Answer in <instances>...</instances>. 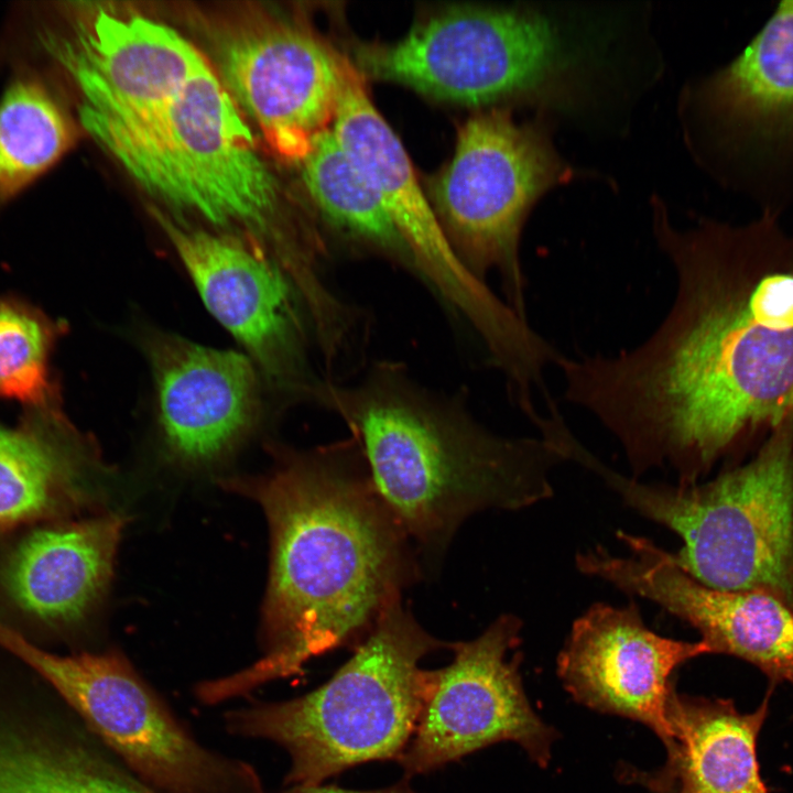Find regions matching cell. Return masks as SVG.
Here are the masks:
<instances>
[{"label": "cell", "instance_id": "obj_23", "mask_svg": "<svg viewBox=\"0 0 793 793\" xmlns=\"http://www.w3.org/2000/svg\"><path fill=\"white\" fill-rule=\"evenodd\" d=\"M67 449L24 432L0 446V528L50 511L61 492L74 490L80 466Z\"/></svg>", "mask_w": 793, "mask_h": 793}, {"label": "cell", "instance_id": "obj_14", "mask_svg": "<svg viewBox=\"0 0 793 793\" xmlns=\"http://www.w3.org/2000/svg\"><path fill=\"white\" fill-rule=\"evenodd\" d=\"M345 56L304 24L264 18L219 37L216 73L268 144L300 162L334 121Z\"/></svg>", "mask_w": 793, "mask_h": 793}, {"label": "cell", "instance_id": "obj_20", "mask_svg": "<svg viewBox=\"0 0 793 793\" xmlns=\"http://www.w3.org/2000/svg\"><path fill=\"white\" fill-rule=\"evenodd\" d=\"M767 699L752 713L731 700L681 696L670 704L675 746L645 784L659 793H768L757 760Z\"/></svg>", "mask_w": 793, "mask_h": 793}, {"label": "cell", "instance_id": "obj_4", "mask_svg": "<svg viewBox=\"0 0 793 793\" xmlns=\"http://www.w3.org/2000/svg\"><path fill=\"white\" fill-rule=\"evenodd\" d=\"M85 130L148 193L215 227L238 226L292 278L315 264L318 246L280 219L278 181L241 111L206 61L162 109L132 120L84 108Z\"/></svg>", "mask_w": 793, "mask_h": 793}, {"label": "cell", "instance_id": "obj_15", "mask_svg": "<svg viewBox=\"0 0 793 793\" xmlns=\"http://www.w3.org/2000/svg\"><path fill=\"white\" fill-rule=\"evenodd\" d=\"M617 535L629 555L593 548L580 560L583 574L660 605L694 627L710 653L746 660L775 682L793 680L792 608L764 593L710 588L649 539Z\"/></svg>", "mask_w": 793, "mask_h": 793}, {"label": "cell", "instance_id": "obj_13", "mask_svg": "<svg viewBox=\"0 0 793 793\" xmlns=\"http://www.w3.org/2000/svg\"><path fill=\"white\" fill-rule=\"evenodd\" d=\"M521 628L518 617L503 615L477 638L450 643L452 662L428 670L420 717L398 760L406 779L501 741H513L536 763L547 764L553 730L526 698L519 656H508L520 643Z\"/></svg>", "mask_w": 793, "mask_h": 793}, {"label": "cell", "instance_id": "obj_8", "mask_svg": "<svg viewBox=\"0 0 793 793\" xmlns=\"http://www.w3.org/2000/svg\"><path fill=\"white\" fill-rule=\"evenodd\" d=\"M572 176L544 119L519 123L509 108L493 107L478 110L459 127L450 160L426 185L459 260L486 283L496 272L506 303L524 319L523 225L536 200Z\"/></svg>", "mask_w": 793, "mask_h": 793}, {"label": "cell", "instance_id": "obj_2", "mask_svg": "<svg viewBox=\"0 0 793 793\" xmlns=\"http://www.w3.org/2000/svg\"><path fill=\"white\" fill-rule=\"evenodd\" d=\"M270 449L269 474L231 482L261 504L270 526L264 652L247 669L202 682L206 704L298 674L312 659L362 640L422 572L352 436Z\"/></svg>", "mask_w": 793, "mask_h": 793}, {"label": "cell", "instance_id": "obj_25", "mask_svg": "<svg viewBox=\"0 0 793 793\" xmlns=\"http://www.w3.org/2000/svg\"><path fill=\"white\" fill-rule=\"evenodd\" d=\"M286 793H417L412 789V786L409 784V781L406 778L401 780L400 782L392 784L390 786H385L382 789H376V790H350V789H344L335 785H311V786H296L292 787Z\"/></svg>", "mask_w": 793, "mask_h": 793}, {"label": "cell", "instance_id": "obj_3", "mask_svg": "<svg viewBox=\"0 0 793 793\" xmlns=\"http://www.w3.org/2000/svg\"><path fill=\"white\" fill-rule=\"evenodd\" d=\"M313 402L348 427L421 564L439 558L471 514L550 498V471L565 461L544 437L488 430L459 395L423 385L397 361H377L352 383L322 379Z\"/></svg>", "mask_w": 793, "mask_h": 793}, {"label": "cell", "instance_id": "obj_26", "mask_svg": "<svg viewBox=\"0 0 793 793\" xmlns=\"http://www.w3.org/2000/svg\"><path fill=\"white\" fill-rule=\"evenodd\" d=\"M15 434L17 432L7 431L0 427V446L10 443L14 438Z\"/></svg>", "mask_w": 793, "mask_h": 793}, {"label": "cell", "instance_id": "obj_5", "mask_svg": "<svg viewBox=\"0 0 793 793\" xmlns=\"http://www.w3.org/2000/svg\"><path fill=\"white\" fill-rule=\"evenodd\" d=\"M449 647L400 599L323 685L292 699L228 711L226 727L282 747L291 759L285 783L292 787L323 784L361 763L398 761L427 692L428 670L421 660Z\"/></svg>", "mask_w": 793, "mask_h": 793}, {"label": "cell", "instance_id": "obj_18", "mask_svg": "<svg viewBox=\"0 0 793 793\" xmlns=\"http://www.w3.org/2000/svg\"><path fill=\"white\" fill-rule=\"evenodd\" d=\"M73 77L80 108L132 120L169 105L207 61L175 29L142 15L98 9L73 41H43Z\"/></svg>", "mask_w": 793, "mask_h": 793}, {"label": "cell", "instance_id": "obj_9", "mask_svg": "<svg viewBox=\"0 0 793 793\" xmlns=\"http://www.w3.org/2000/svg\"><path fill=\"white\" fill-rule=\"evenodd\" d=\"M0 647L159 793H264L256 769L202 746L122 655L48 652L0 621Z\"/></svg>", "mask_w": 793, "mask_h": 793}, {"label": "cell", "instance_id": "obj_21", "mask_svg": "<svg viewBox=\"0 0 793 793\" xmlns=\"http://www.w3.org/2000/svg\"><path fill=\"white\" fill-rule=\"evenodd\" d=\"M298 163L308 196L336 232L413 274L410 253L379 194L341 148L332 127L315 137Z\"/></svg>", "mask_w": 793, "mask_h": 793}, {"label": "cell", "instance_id": "obj_11", "mask_svg": "<svg viewBox=\"0 0 793 793\" xmlns=\"http://www.w3.org/2000/svg\"><path fill=\"white\" fill-rule=\"evenodd\" d=\"M693 98L719 177L778 217L793 204V0Z\"/></svg>", "mask_w": 793, "mask_h": 793}, {"label": "cell", "instance_id": "obj_16", "mask_svg": "<svg viewBox=\"0 0 793 793\" xmlns=\"http://www.w3.org/2000/svg\"><path fill=\"white\" fill-rule=\"evenodd\" d=\"M707 653L702 640H674L650 630L633 601L623 607L598 602L574 621L557 673L579 703L647 725L670 753L675 746L672 673Z\"/></svg>", "mask_w": 793, "mask_h": 793}, {"label": "cell", "instance_id": "obj_24", "mask_svg": "<svg viewBox=\"0 0 793 793\" xmlns=\"http://www.w3.org/2000/svg\"><path fill=\"white\" fill-rule=\"evenodd\" d=\"M55 333L34 311L0 297V398L45 405L47 359Z\"/></svg>", "mask_w": 793, "mask_h": 793}, {"label": "cell", "instance_id": "obj_6", "mask_svg": "<svg viewBox=\"0 0 793 793\" xmlns=\"http://www.w3.org/2000/svg\"><path fill=\"white\" fill-rule=\"evenodd\" d=\"M576 463L642 517L676 533L677 564L699 583L769 594L793 609V442L772 438L742 467L689 486L648 484L608 467L587 448Z\"/></svg>", "mask_w": 793, "mask_h": 793}, {"label": "cell", "instance_id": "obj_7", "mask_svg": "<svg viewBox=\"0 0 793 793\" xmlns=\"http://www.w3.org/2000/svg\"><path fill=\"white\" fill-rule=\"evenodd\" d=\"M579 53L535 9L455 6L417 19L393 43L360 45L363 78L479 110L520 101L564 106L579 91Z\"/></svg>", "mask_w": 793, "mask_h": 793}, {"label": "cell", "instance_id": "obj_17", "mask_svg": "<svg viewBox=\"0 0 793 793\" xmlns=\"http://www.w3.org/2000/svg\"><path fill=\"white\" fill-rule=\"evenodd\" d=\"M141 346L153 377L161 436L176 460L216 461L257 426L263 381L247 355L155 328L141 335Z\"/></svg>", "mask_w": 793, "mask_h": 793}, {"label": "cell", "instance_id": "obj_12", "mask_svg": "<svg viewBox=\"0 0 793 793\" xmlns=\"http://www.w3.org/2000/svg\"><path fill=\"white\" fill-rule=\"evenodd\" d=\"M156 219L205 306L242 346L263 383L287 398L312 401L322 380L308 357L312 324L280 263L249 239L165 215Z\"/></svg>", "mask_w": 793, "mask_h": 793}, {"label": "cell", "instance_id": "obj_1", "mask_svg": "<svg viewBox=\"0 0 793 793\" xmlns=\"http://www.w3.org/2000/svg\"><path fill=\"white\" fill-rule=\"evenodd\" d=\"M653 211L677 276L667 315L633 349L558 367L566 400L616 436L634 478L669 467L689 486L749 426L793 414V236L764 217L677 230Z\"/></svg>", "mask_w": 793, "mask_h": 793}, {"label": "cell", "instance_id": "obj_19", "mask_svg": "<svg viewBox=\"0 0 793 793\" xmlns=\"http://www.w3.org/2000/svg\"><path fill=\"white\" fill-rule=\"evenodd\" d=\"M124 525L107 514L26 535L1 573L11 601L48 624L82 619L104 594Z\"/></svg>", "mask_w": 793, "mask_h": 793}, {"label": "cell", "instance_id": "obj_10", "mask_svg": "<svg viewBox=\"0 0 793 793\" xmlns=\"http://www.w3.org/2000/svg\"><path fill=\"white\" fill-rule=\"evenodd\" d=\"M332 129L379 194L410 253L413 275L478 336L488 355L502 357L519 348L528 334L526 322L459 260L405 149L347 56Z\"/></svg>", "mask_w": 793, "mask_h": 793}, {"label": "cell", "instance_id": "obj_22", "mask_svg": "<svg viewBox=\"0 0 793 793\" xmlns=\"http://www.w3.org/2000/svg\"><path fill=\"white\" fill-rule=\"evenodd\" d=\"M67 115L39 79L13 82L0 101V203L50 169L72 145Z\"/></svg>", "mask_w": 793, "mask_h": 793}]
</instances>
